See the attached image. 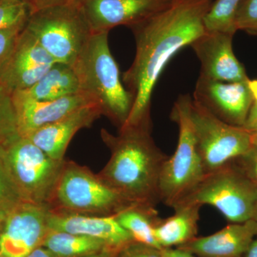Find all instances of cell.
Here are the masks:
<instances>
[{"instance_id":"6da1fadb","label":"cell","mask_w":257,"mask_h":257,"mask_svg":"<svg viewBox=\"0 0 257 257\" xmlns=\"http://www.w3.org/2000/svg\"><path fill=\"white\" fill-rule=\"evenodd\" d=\"M213 0H175L170 6L128 28L136 52L122 82L133 105L123 126L152 128V93L169 62L205 32L204 20ZM122 126V127H123Z\"/></svg>"},{"instance_id":"7a4b0ae2","label":"cell","mask_w":257,"mask_h":257,"mask_svg":"<svg viewBox=\"0 0 257 257\" xmlns=\"http://www.w3.org/2000/svg\"><path fill=\"white\" fill-rule=\"evenodd\" d=\"M151 131L123 126L114 135L101 128V139L111 157L98 175L128 202L156 207L160 202V175L169 156L157 147Z\"/></svg>"},{"instance_id":"3957f363","label":"cell","mask_w":257,"mask_h":257,"mask_svg":"<svg viewBox=\"0 0 257 257\" xmlns=\"http://www.w3.org/2000/svg\"><path fill=\"white\" fill-rule=\"evenodd\" d=\"M108 35V32H94L72 67L78 78L80 92L90 96L102 115L120 128L130 116L133 99L120 77Z\"/></svg>"},{"instance_id":"277c9868","label":"cell","mask_w":257,"mask_h":257,"mask_svg":"<svg viewBox=\"0 0 257 257\" xmlns=\"http://www.w3.org/2000/svg\"><path fill=\"white\" fill-rule=\"evenodd\" d=\"M192 99L189 94L179 96L171 112V119L178 125V143L162 168L159 197L160 202L172 209L188 197L205 176L191 120Z\"/></svg>"},{"instance_id":"5b68a950","label":"cell","mask_w":257,"mask_h":257,"mask_svg":"<svg viewBox=\"0 0 257 257\" xmlns=\"http://www.w3.org/2000/svg\"><path fill=\"white\" fill-rule=\"evenodd\" d=\"M135 206L86 167L65 162L49 207L52 210L114 216Z\"/></svg>"},{"instance_id":"8992f818","label":"cell","mask_w":257,"mask_h":257,"mask_svg":"<svg viewBox=\"0 0 257 257\" xmlns=\"http://www.w3.org/2000/svg\"><path fill=\"white\" fill-rule=\"evenodd\" d=\"M3 154L23 202L49 207L65 161L51 158L30 139L20 135L3 145Z\"/></svg>"},{"instance_id":"52a82bcc","label":"cell","mask_w":257,"mask_h":257,"mask_svg":"<svg viewBox=\"0 0 257 257\" xmlns=\"http://www.w3.org/2000/svg\"><path fill=\"white\" fill-rule=\"evenodd\" d=\"M25 30L56 62L72 66L94 33L79 5L34 12Z\"/></svg>"},{"instance_id":"ba28073f","label":"cell","mask_w":257,"mask_h":257,"mask_svg":"<svg viewBox=\"0 0 257 257\" xmlns=\"http://www.w3.org/2000/svg\"><path fill=\"white\" fill-rule=\"evenodd\" d=\"M184 202L211 206L231 223L257 220V187L233 162L204 176Z\"/></svg>"},{"instance_id":"9c48e42d","label":"cell","mask_w":257,"mask_h":257,"mask_svg":"<svg viewBox=\"0 0 257 257\" xmlns=\"http://www.w3.org/2000/svg\"><path fill=\"white\" fill-rule=\"evenodd\" d=\"M190 116L205 175L231 163L252 147L250 132L224 122L193 98Z\"/></svg>"},{"instance_id":"30bf717a","label":"cell","mask_w":257,"mask_h":257,"mask_svg":"<svg viewBox=\"0 0 257 257\" xmlns=\"http://www.w3.org/2000/svg\"><path fill=\"white\" fill-rule=\"evenodd\" d=\"M50 208L28 202L15 205L5 217L0 251L8 257H25L42 246L49 228Z\"/></svg>"},{"instance_id":"8fae6325","label":"cell","mask_w":257,"mask_h":257,"mask_svg":"<svg viewBox=\"0 0 257 257\" xmlns=\"http://www.w3.org/2000/svg\"><path fill=\"white\" fill-rule=\"evenodd\" d=\"M55 63L36 39L24 28L0 69V83L12 94L26 90L35 85Z\"/></svg>"},{"instance_id":"7c38bea8","label":"cell","mask_w":257,"mask_h":257,"mask_svg":"<svg viewBox=\"0 0 257 257\" xmlns=\"http://www.w3.org/2000/svg\"><path fill=\"white\" fill-rule=\"evenodd\" d=\"M248 82H221L199 76L192 98L224 122L243 126L253 101Z\"/></svg>"},{"instance_id":"4fadbf2b","label":"cell","mask_w":257,"mask_h":257,"mask_svg":"<svg viewBox=\"0 0 257 257\" xmlns=\"http://www.w3.org/2000/svg\"><path fill=\"white\" fill-rule=\"evenodd\" d=\"M175 0H82L80 5L93 32L130 27L168 8Z\"/></svg>"},{"instance_id":"5bb4252c","label":"cell","mask_w":257,"mask_h":257,"mask_svg":"<svg viewBox=\"0 0 257 257\" xmlns=\"http://www.w3.org/2000/svg\"><path fill=\"white\" fill-rule=\"evenodd\" d=\"M234 35L205 32L191 44L201 64L200 77L226 82L249 80L232 48Z\"/></svg>"},{"instance_id":"9a60e30c","label":"cell","mask_w":257,"mask_h":257,"mask_svg":"<svg viewBox=\"0 0 257 257\" xmlns=\"http://www.w3.org/2000/svg\"><path fill=\"white\" fill-rule=\"evenodd\" d=\"M13 100L18 133L23 137L59 121L83 106L96 104L90 96L82 92L50 101L34 100L21 92H15L13 93Z\"/></svg>"},{"instance_id":"2e32d148","label":"cell","mask_w":257,"mask_h":257,"mask_svg":"<svg viewBox=\"0 0 257 257\" xmlns=\"http://www.w3.org/2000/svg\"><path fill=\"white\" fill-rule=\"evenodd\" d=\"M47 225L49 229L101 240L116 251L134 241L130 233L116 221L115 215H89L50 209Z\"/></svg>"},{"instance_id":"e0dca14e","label":"cell","mask_w":257,"mask_h":257,"mask_svg":"<svg viewBox=\"0 0 257 257\" xmlns=\"http://www.w3.org/2000/svg\"><path fill=\"white\" fill-rule=\"evenodd\" d=\"M256 236V221L231 223L214 234L195 237L177 248L197 257H243Z\"/></svg>"},{"instance_id":"ac0fdd59","label":"cell","mask_w":257,"mask_h":257,"mask_svg":"<svg viewBox=\"0 0 257 257\" xmlns=\"http://www.w3.org/2000/svg\"><path fill=\"white\" fill-rule=\"evenodd\" d=\"M101 115L102 112L97 104H89L59 121L38 128L25 138L30 139L51 158L64 160L67 147L75 134L90 126Z\"/></svg>"},{"instance_id":"d6986e66","label":"cell","mask_w":257,"mask_h":257,"mask_svg":"<svg viewBox=\"0 0 257 257\" xmlns=\"http://www.w3.org/2000/svg\"><path fill=\"white\" fill-rule=\"evenodd\" d=\"M202 206L180 203L173 208V215L160 219L154 229L155 239L162 248L182 246L197 237Z\"/></svg>"},{"instance_id":"ffe728a7","label":"cell","mask_w":257,"mask_h":257,"mask_svg":"<svg viewBox=\"0 0 257 257\" xmlns=\"http://www.w3.org/2000/svg\"><path fill=\"white\" fill-rule=\"evenodd\" d=\"M19 92L34 100L50 101L80 92V89L73 67L56 62L35 85Z\"/></svg>"},{"instance_id":"44dd1931","label":"cell","mask_w":257,"mask_h":257,"mask_svg":"<svg viewBox=\"0 0 257 257\" xmlns=\"http://www.w3.org/2000/svg\"><path fill=\"white\" fill-rule=\"evenodd\" d=\"M42 246L55 257H84L103 250H114L101 240L52 229L47 231Z\"/></svg>"},{"instance_id":"7402d4cb","label":"cell","mask_w":257,"mask_h":257,"mask_svg":"<svg viewBox=\"0 0 257 257\" xmlns=\"http://www.w3.org/2000/svg\"><path fill=\"white\" fill-rule=\"evenodd\" d=\"M116 221L130 233L134 241L162 250L154 229L160 217L155 207L132 206L115 215Z\"/></svg>"},{"instance_id":"603a6c76","label":"cell","mask_w":257,"mask_h":257,"mask_svg":"<svg viewBox=\"0 0 257 257\" xmlns=\"http://www.w3.org/2000/svg\"><path fill=\"white\" fill-rule=\"evenodd\" d=\"M242 0H216L204 20L207 32H223L234 35L237 31L235 17Z\"/></svg>"},{"instance_id":"cb8c5ba5","label":"cell","mask_w":257,"mask_h":257,"mask_svg":"<svg viewBox=\"0 0 257 257\" xmlns=\"http://www.w3.org/2000/svg\"><path fill=\"white\" fill-rule=\"evenodd\" d=\"M32 13L28 0H0V30L25 28Z\"/></svg>"},{"instance_id":"d4e9b609","label":"cell","mask_w":257,"mask_h":257,"mask_svg":"<svg viewBox=\"0 0 257 257\" xmlns=\"http://www.w3.org/2000/svg\"><path fill=\"white\" fill-rule=\"evenodd\" d=\"M19 135L13 94L0 83V145Z\"/></svg>"},{"instance_id":"484cf974","label":"cell","mask_w":257,"mask_h":257,"mask_svg":"<svg viewBox=\"0 0 257 257\" xmlns=\"http://www.w3.org/2000/svg\"><path fill=\"white\" fill-rule=\"evenodd\" d=\"M3 145H0V209L8 212L12 208L23 201L5 165L3 158Z\"/></svg>"},{"instance_id":"4316f807","label":"cell","mask_w":257,"mask_h":257,"mask_svg":"<svg viewBox=\"0 0 257 257\" xmlns=\"http://www.w3.org/2000/svg\"><path fill=\"white\" fill-rule=\"evenodd\" d=\"M236 30H243L257 35V0H242L236 17Z\"/></svg>"},{"instance_id":"83f0119b","label":"cell","mask_w":257,"mask_h":257,"mask_svg":"<svg viewBox=\"0 0 257 257\" xmlns=\"http://www.w3.org/2000/svg\"><path fill=\"white\" fill-rule=\"evenodd\" d=\"M233 162L257 187V147L252 145L246 153Z\"/></svg>"},{"instance_id":"f1b7e54d","label":"cell","mask_w":257,"mask_h":257,"mask_svg":"<svg viewBox=\"0 0 257 257\" xmlns=\"http://www.w3.org/2000/svg\"><path fill=\"white\" fill-rule=\"evenodd\" d=\"M23 28L0 30V69L8 60Z\"/></svg>"},{"instance_id":"f546056e","label":"cell","mask_w":257,"mask_h":257,"mask_svg":"<svg viewBox=\"0 0 257 257\" xmlns=\"http://www.w3.org/2000/svg\"><path fill=\"white\" fill-rule=\"evenodd\" d=\"M116 257H162V255L160 249L134 241L119 250Z\"/></svg>"},{"instance_id":"4dcf8cb0","label":"cell","mask_w":257,"mask_h":257,"mask_svg":"<svg viewBox=\"0 0 257 257\" xmlns=\"http://www.w3.org/2000/svg\"><path fill=\"white\" fill-rule=\"evenodd\" d=\"M31 5L32 13L37 10L63 6V5H79L82 0H28Z\"/></svg>"},{"instance_id":"1f68e13d","label":"cell","mask_w":257,"mask_h":257,"mask_svg":"<svg viewBox=\"0 0 257 257\" xmlns=\"http://www.w3.org/2000/svg\"><path fill=\"white\" fill-rule=\"evenodd\" d=\"M243 128L250 133H257V106L252 104L246 118Z\"/></svg>"},{"instance_id":"d6a6232c","label":"cell","mask_w":257,"mask_h":257,"mask_svg":"<svg viewBox=\"0 0 257 257\" xmlns=\"http://www.w3.org/2000/svg\"><path fill=\"white\" fill-rule=\"evenodd\" d=\"M161 253L162 257H197L192 253L179 248H162Z\"/></svg>"},{"instance_id":"836d02e7","label":"cell","mask_w":257,"mask_h":257,"mask_svg":"<svg viewBox=\"0 0 257 257\" xmlns=\"http://www.w3.org/2000/svg\"><path fill=\"white\" fill-rule=\"evenodd\" d=\"M25 257H55L52 253L44 246H40L34 249Z\"/></svg>"},{"instance_id":"e575fe53","label":"cell","mask_w":257,"mask_h":257,"mask_svg":"<svg viewBox=\"0 0 257 257\" xmlns=\"http://www.w3.org/2000/svg\"><path fill=\"white\" fill-rule=\"evenodd\" d=\"M119 251H114L111 249H105L99 252L92 253L84 257H116V254Z\"/></svg>"},{"instance_id":"d590c367","label":"cell","mask_w":257,"mask_h":257,"mask_svg":"<svg viewBox=\"0 0 257 257\" xmlns=\"http://www.w3.org/2000/svg\"><path fill=\"white\" fill-rule=\"evenodd\" d=\"M243 257H257V239L256 238L249 245Z\"/></svg>"},{"instance_id":"8d00e7d4","label":"cell","mask_w":257,"mask_h":257,"mask_svg":"<svg viewBox=\"0 0 257 257\" xmlns=\"http://www.w3.org/2000/svg\"><path fill=\"white\" fill-rule=\"evenodd\" d=\"M248 85L251 94H252L253 104L257 106V79H254V80L249 79L248 82Z\"/></svg>"},{"instance_id":"74e56055","label":"cell","mask_w":257,"mask_h":257,"mask_svg":"<svg viewBox=\"0 0 257 257\" xmlns=\"http://www.w3.org/2000/svg\"><path fill=\"white\" fill-rule=\"evenodd\" d=\"M7 213L8 212L0 209V236H1L2 231H3V227H4L5 217H6Z\"/></svg>"},{"instance_id":"f35d334b","label":"cell","mask_w":257,"mask_h":257,"mask_svg":"<svg viewBox=\"0 0 257 257\" xmlns=\"http://www.w3.org/2000/svg\"><path fill=\"white\" fill-rule=\"evenodd\" d=\"M251 140L253 146L257 147V133H251Z\"/></svg>"},{"instance_id":"ab89813d","label":"cell","mask_w":257,"mask_h":257,"mask_svg":"<svg viewBox=\"0 0 257 257\" xmlns=\"http://www.w3.org/2000/svg\"><path fill=\"white\" fill-rule=\"evenodd\" d=\"M0 257H8V256H5L4 253H2L1 251H0Z\"/></svg>"},{"instance_id":"60d3db41","label":"cell","mask_w":257,"mask_h":257,"mask_svg":"<svg viewBox=\"0 0 257 257\" xmlns=\"http://www.w3.org/2000/svg\"><path fill=\"white\" fill-rule=\"evenodd\" d=\"M256 222H257V220H256Z\"/></svg>"}]
</instances>
